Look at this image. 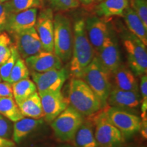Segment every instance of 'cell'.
I'll list each match as a JSON object with an SVG mask.
<instances>
[{"label":"cell","instance_id":"cell-6","mask_svg":"<svg viewBox=\"0 0 147 147\" xmlns=\"http://www.w3.org/2000/svg\"><path fill=\"white\" fill-rule=\"evenodd\" d=\"M84 117L71 106L67 107L51 122V128L56 138L62 142L72 140Z\"/></svg>","mask_w":147,"mask_h":147},{"label":"cell","instance_id":"cell-40","mask_svg":"<svg viewBox=\"0 0 147 147\" xmlns=\"http://www.w3.org/2000/svg\"><path fill=\"white\" fill-rule=\"evenodd\" d=\"M0 82H1V76H0Z\"/></svg>","mask_w":147,"mask_h":147},{"label":"cell","instance_id":"cell-16","mask_svg":"<svg viewBox=\"0 0 147 147\" xmlns=\"http://www.w3.org/2000/svg\"><path fill=\"white\" fill-rule=\"evenodd\" d=\"M38 13V8H37L11 13L7 21L5 30L12 35L34 27Z\"/></svg>","mask_w":147,"mask_h":147},{"label":"cell","instance_id":"cell-19","mask_svg":"<svg viewBox=\"0 0 147 147\" xmlns=\"http://www.w3.org/2000/svg\"><path fill=\"white\" fill-rule=\"evenodd\" d=\"M43 123V119H35L29 117H23L21 120L14 122L12 135L13 141L16 144H19Z\"/></svg>","mask_w":147,"mask_h":147},{"label":"cell","instance_id":"cell-2","mask_svg":"<svg viewBox=\"0 0 147 147\" xmlns=\"http://www.w3.org/2000/svg\"><path fill=\"white\" fill-rule=\"evenodd\" d=\"M69 103L84 117L98 113L104 107L97 95L80 78L73 77L69 86Z\"/></svg>","mask_w":147,"mask_h":147},{"label":"cell","instance_id":"cell-14","mask_svg":"<svg viewBox=\"0 0 147 147\" xmlns=\"http://www.w3.org/2000/svg\"><path fill=\"white\" fill-rule=\"evenodd\" d=\"M84 21L87 37L96 53L107 38L111 28L105 18H101L97 15L89 16Z\"/></svg>","mask_w":147,"mask_h":147},{"label":"cell","instance_id":"cell-37","mask_svg":"<svg viewBox=\"0 0 147 147\" xmlns=\"http://www.w3.org/2000/svg\"><path fill=\"white\" fill-rule=\"evenodd\" d=\"M80 2H81L82 4L86 5H91L95 1V0H78Z\"/></svg>","mask_w":147,"mask_h":147},{"label":"cell","instance_id":"cell-21","mask_svg":"<svg viewBox=\"0 0 147 147\" xmlns=\"http://www.w3.org/2000/svg\"><path fill=\"white\" fill-rule=\"evenodd\" d=\"M130 0H102L97 6L96 14L100 17L122 16L125 10L129 6Z\"/></svg>","mask_w":147,"mask_h":147},{"label":"cell","instance_id":"cell-26","mask_svg":"<svg viewBox=\"0 0 147 147\" xmlns=\"http://www.w3.org/2000/svg\"><path fill=\"white\" fill-rule=\"evenodd\" d=\"M29 74L30 71L26 65L25 59L19 57L11 71L8 82L12 84L23 79L28 78Z\"/></svg>","mask_w":147,"mask_h":147},{"label":"cell","instance_id":"cell-27","mask_svg":"<svg viewBox=\"0 0 147 147\" xmlns=\"http://www.w3.org/2000/svg\"><path fill=\"white\" fill-rule=\"evenodd\" d=\"M8 3L12 13L33 8H39L42 5L41 0H9Z\"/></svg>","mask_w":147,"mask_h":147},{"label":"cell","instance_id":"cell-39","mask_svg":"<svg viewBox=\"0 0 147 147\" xmlns=\"http://www.w3.org/2000/svg\"><path fill=\"white\" fill-rule=\"evenodd\" d=\"M9 1V0H0V3H2V2H5V1Z\"/></svg>","mask_w":147,"mask_h":147},{"label":"cell","instance_id":"cell-30","mask_svg":"<svg viewBox=\"0 0 147 147\" xmlns=\"http://www.w3.org/2000/svg\"><path fill=\"white\" fill-rule=\"evenodd\" d=\"M140 94H141V120L147 121V76L144 74L140 76Z\"/></svg>","mask_w":147,"mask_h":147},{"label":"cell","instance_id":"cell-7","mask_svg":"<svg viewBox=\"0 0 147 147\" xmlns=\"http://www.w3.org/2000/svg\"><path fill=\"white\" fill-rule=\"evenodd\" d=\"M94 134L98 147H119L123 140L120 131L112 123L104 111L95 117Z\"/></svg>","mask_w":147,"mask_h":147},{"label":"cell","instance_id":"cell-15","mask_svg":"<svg viewBox=\"0 0 147 147\" xmlns=\"http://www.w3.org/2000/svg\"><path fill=\"white\" fill-rule=\"evenodd\" d=\"M25 61L31 72H45L63 67V62L54 52L44 50L25 59Z\"/></svg>","mask_w":147,"mask_h":147},{"label":"cell","instance_id":"cell-9","mask_svg":"<svg viewBox=\"0 0 147 147\" xmlns=\"http://www.w3.org/2000/svg\"><path fill=\"white\" fill-rule=\"evenodd\" d=\"M32 80L36 84L38 92L61 91L63 84L69 76V71L62 67L45 72H31Z\"/></svg>","mask_w":147,"mask_h":147},{"label":"cell","instance_id":"cell-28","mask_svg":"<svg viewBox=\"0 0 147 147\" xmlns=\"http://www.w3.org/2000/svg\"><path fill=\"white\" fill-rule=\"evenodd\" d=\"M13 43L6 32L0 33V65L10 58Z\"/></svg>","mask_w":147,"mask_h":147},{"label":"cell","instance_id":"cell-35","mask_svg":"<svg viewBox=\"0 0 147 147\" xmlns=\"http://www.w3.org/2000/svg\"><path fill=\"white\" fill-rule=\"evenodd\" d=\"M12 96V86L8 82H0V97Z\"/></svg>","mask_w":147,"mask_h":147},{"label":"cell","instance_id":"cell-25","mask_svg":"<svg viewBox=\"0 0 147 147\" xmlns=\"http://www.w3.org/2000/svg\"><path fill=\"white\" fill-rule=\"evenodd\" d=\"M0 115L14 123L25 117L13 97H0Z\"/></svg>","mask_w":147,"mask_h":147},{"label":"cell","instance_id":"cell-3","mask_svg":"<svg viewBox=\"0 0 147 147\" xmlns=\"http://www.w3.org/2000/svg\"><path fill=\"white\" fill-rule=\"evenodd\" d=\"M80 78L97 95L103 106H106L108 97L113 88L111 73L101 64L95 55L82 71Z\"/></svg>","mask_w":147,"mask_h":147},{"label":"cell","instance_id":"cell-17","mask_svg":"<svg viewBox=\"0 0 147 147\" xmlns=\"http://www.w3.org/2000/svg\"><path fill=\"white\" fill-rule=\"evenodd\" d=\"M110 106L121 109H136L141 104L140 91H125L118 88H112L107 99Z\"/></svg>","mask_w":147,"mask_h":147},{"label":"cell","instance_id":"cell-38","mask_svg":"<svg viewBox=\"0 0 147 147\" xmlns=\"http://www.w3.org/2000/svg\"><path fill=\"white\" fill-rule=\"evenodd\" d=\"M57 147H75L72 146V145H70V144H61L60 145V146H58Z\"/></svg>","mask_w":147,"mask_h":147},{"label":"cell","instance_id":"cell-4","mask_svg":"<svg viewBox=\"0 0 147 147\" xmlns=\"http://www.w3.org/2000/svg\"><path fill=\"white\" fill-rule=\"evenodd\" d=\"M54 53L61 61L70 60L73 48V29L69 18L62 13L54 16Z\"/></svg>","mask_w":147,"mask_h":147},{"label":"cell","instance_id":"cell-31","mask_svg":"<svg viewBox=\"0 0 147 147\" xmlns=\"http://www.w3.org/2000/svg\"><path fill=\"white\" fill-rule=\"evenodd\" d=\"M51 9L58 11L69 10L79 6L78 0H47Z\"/></svg>","mask_w":147,"mask_h":147},{"label":"cell","instance_id":"cell-10","mask_svg":"<svg viewBox=\"0 0 147 147\" xmlns=\"http://www.w3.org/2000/svg\"><path fill=\"white\" fill-rule=\"evenodd\" d=\"M95 56L101 64L110 73L121 64V52L117 38L112 29Z\"/></svg>","mask_w":147,"mask_h":147},{"label":"cell","instance_id":"cell-23","mask_svg":"<svg viewBox=\"0 0 147 147\" xmlns=\"http://www.w3.org/2000/svg\"><path fill=\"white\" fill-rule=\"evenodd\" d=\"M72 140L75 147H98L95 138L93 125L89 121H83Z\"/></svg>","mask_w":147,"mask_h":147},{"label":"cell","instance_id":"cell-36","mask_svg":"<svg viewBox=\"0 0 147 147\" xmlns=\"http://www.w3.org/2000/svg\"><path fill=\"white\" fill-rule=\"evenodd\" d=\"M0 147H16V143L10 139L0 137Z\"/></svg>","mask_w":147,"mask_h":147},{"label":"cell","instance_id":"cell-34","mask_svg":"<svg viewBox=\"0 0 147 147\" xmlns=\"http://www.w3.org/2000/svg\"><path fill=\"white\" fill-rule=\"evenodd\" d=\"M12 135V126L10 121L0 115V137L10 139Z\"/></svg>","mask_w":147,"mask_h":147},{"label":"cell","instance_id":"cell-29","mask_svg":"<svg viewBox=\"0 0 147 147\" xmlns=\"http://www.w3.org/2000/svg\"><path fill=\"white\" fill-rule=\"evenodd\" d=\"M20 55L18 54L17 50H16L15 46L13 44L12 47V53H11L10 58L4 63L0 65V76H1V80L4 82H8L11 71L13 68L16 60L18 59Z\"/></svg>","mask_w":147,"mask_h":147},{"label":"cell","instance_id":"cell-18","mask_svg":"<svg viewBox=\"0 0 147 147\" xmlns=\"http://www.w3.org/2000/svg\"><path fill=\"white\" fill-rule=\"evenodd\" d=\"M115 87L125 91H140L139 83L136 76L129 67L123 64L120 65L111 73Z\"/></svg>","mask_w":147,"mask_h":147},{"label":"cell","instance_id":"cell-41","mask_svg":"<svg viewBox=\"0 0 147 147\" xmlns=\"http://www.w3.org/2000/svg\"><path fill=\"white\" fill-rule=\"evenodd\" d=\"M98 1H102V0H98Z\"/></svg>","mask_w":147,"mask_h":147},{"label":"cell","instance_id":"cell-12","mask_svg":"<svg viewBox=\"0 0 147 147\" xmlns=\"http://www.w3.org/2000/svg\"><path fill=\"white\" fill-rule=\"evenodd\" d=\"M54 16L53 10H42L37 16L35 28L41 42L42 49L49 52H54Z\"/></svg>","mask_w":147,"mask_h":147},{"label":"cell","instance_id":"cell-22","mask_svg":"<svg viewBox=\"0 0 147 147\" xmlns=\"http://www.w3.org/2000/svg\"><path fill=\"white\" fill-rule=\"evenodd\" d=\"M18 106L24 117L35 119L44 118L41 100L38 91L19 103Z\"/></svg>","mask_w":147,"mask_h":147},{"label":"cell","instance_id":"cell-20","mask_svg":"<svg viewBox=\"0 0 147 147\" xmlns=\"http://www.w3.org/2000/svg\"><path fill=\"white\" fill-rule=\"evenodd\" d=\"M122 17L124 18L125 23L129 29V32L133 34L147 45V28L144 27L142 21L135 11L129 6L125 10Z\"/></svg>","mask_w":147,"mask_h":147},{"label":"cell","instance_id":"cell-24","mask_svg":"<svg viewBox=\"0 0 147 147\" xmlns=\"http://www.w3.org/2000/svg\"><path fill=\"white\" fill-rule=\"evenodd\" d=\"M11 86L12 96L17 104L37 91L36 84L29 78L14 82L11 84Z\"/></svg>","mask_w":147,"mask_h":147},{"label":"cell","instance_id":"cell-1","mask_svg":"<svg viewBox=\"0 0 147 147\" xmlns=\"http://www.w3.org/2000/svg\"><path fill=\"white\" fill-rule=\"evenodd\" d=\"M73 48L69 64V73L80 78L81 74L95 57V53L90 43L85 29V21L79 18L73 27Z\"/></svg>","mask_w":147,"mask_h":147},{"label":"cell","instance_id":"cell-8","mask_svg":"<svg viewBox=\"0 0 147 147\" xmlns=\"http://www.w3.org/2000/svg\"><path fill=\"white\" fill-rule=\"evenodd\" d=\"M112 123L123 137H129L140 131L142 121L138 116L121 108L110 106L104 111Z\"/></svg>","mask_w":147,"mask_h":147},{"label":"cell","instance_id":"cell-11","mask_svg":"<svg viewBox=\"0 0 147 147\" xmlns=\"http://www.w3.org/2000/svg\"><path fill=\"white\" fill-rule=\"evenodd\" d=\"M12 36L14 40V45L20 57L23 59L43 50L35 27L12 34Z\"/></svg>","mask_w":147,"mask_h":147},{"label":"cell","instance_id":"cell-5","mask_svg":"<svg viewBox=\"0 0 147 147\" xmlns=\"http://www.w3.org/2000/svg\"><path fill=\"white\" fill-rule=\"evenodd\" d=\"M122 41L129 68L136 76L147 73L146 46L130 32L122 33Z\"/></svg>","mask_w":147,"mask_h":147},{"label":"cell","instance_id":"cell-32","mask_svg":"<svg viewBox=\"0 0 147 147\" xmlns=\"http://www.w3.org/2000/svg\"><path fill=\"white\" fill-rule=\"evenodd\" d=\"M129 5L147 28V0H130Z\"/></svg>","mask_w":147,"mask_h":147},{"label":"cell","instance_id":"cell-13","mask_svg":"<svg viewBox=\"0 0 147 147\" xmlns=\"http://www.w3.org/2000/svg\"><path fill=\"white\" fill-rule=\"evenodd\" d=\"M41 100L44 119L51 123L68 106L61 91L38 92Z\"/></svg>","mask_w":147,"mask_h":147},{"label":"cell","instance_id":"cell-33","mask_svg":"<svg viewBox=\"0 0 147 147\" xmlns=\"http://www.w3.org/2000/svg\"><path fill=\"white\" fill-rule=\"evenodd\" d=\"M11 13L8 1L0 3V33L5 30L7 21Z\"/></svg>","mask_w":147,"mask_h":147}]
</instances>
